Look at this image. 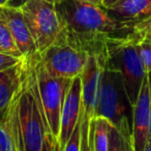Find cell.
Segmentation results:
<instances>
[{
    "label": "cell",
    "mask_w": 151,
    "mask_h": 151,
    "mask_svg": "<svg viewBox=\"0 0 151 151\" xmlns=\"http://www.w3.org/2000/svg\"><path fill=\"white\" fill-rule=\"evenodd\" d=\"M63 42L88 55L103 57L109 42L128 37L134 24L110 17L101 6L81 0H59L55 4Z\"/></svg>",
    "instance_id": "cell-1"
},
{
    "label": "cell",
    "mask_w": 151,
    "mask_h": 151,
    "mask_svg": "<svg viewBox=\"0 0 151 151\" xmlns=\"http://www.w3.org/2000/svg\"><path fill=\"white\" fill-rule=\"evenodd\" d=\"M33 56L23 58V77L17 92V116L24 151H40L45 136L50 132L38 92Z\"/></svg>",
    "instance_id": "cell-2"
},
{
    "label": "cell",
    "mask_w": 151,
    "mask_h": 151,
    "mask_svg": "<svg viewBox=\"0 0 151 151\" xmlns=\"http://www.w3.org/2000/svg\"><path fill=\"white\" fill-rule=\"evenodd\" d=\"M101 83L94 117L106 118L122 136L132 138V107L121 76L101 61Z\"/></svg>",
    "instance_id": "cell-3"
},
{
    "label": "cell",
    "mask_w": 151,
    "mask_h": 151,
    "mask_svg": "<svg viewBox=\"0 0 151 151\" xmlns=\"http://www.w3.org/2000/svg\"><path fill=\"white\" fill-rule=\"evenodd\" d=\"M137 42L134 33L128 37L111 40L108 42L105 55L99 57L107 66L120 73L132 109L138 99L144 77L147 75L137 53L134 46Z\"/></svg>",
    "instance_id": "cell-4"
},
{
    "label": "cell",
    "mask_w": 151,
    "mask_h": 151,
    "mask_svg": "<svg viewBox=\"0 0 151 151\" xmlns=\"http://www.w3.org/2000/svg\"><path fill=\"white\" fill-rule=\"evenodd\" d=\"M20 11L38 54L58 42L61 35V24L55 4L46 0H28Z\"/></svg>",
    "instance_id": "cell-5"
},
{
    "label": "cell",
    "mask_w": 151,
    "mask_h": 151,
    "mask_svg": "<svg viewBox=\"0 0 151 151\" xmlns=\"http://www.w3.org/2000/svg\"><path fill=\"white\" fill-rule=\"evenodd\" d=\"M33 64L40 101L44 108L49 130L54 138L58 140L61 112L73 79L51 77L40 63L38 53L33 56Z\"/></svg>",
    "instance_id": "cell-6"
},
{
    "label": "cell",
    "mask_w": 151,
    "mask_h": 151,
    "mask_svg": "<svg viewBox=\"0 0 151 151\" xmlns=\"http://www.w3.org/2000/svg\"><path fill=\"white\" fill-rule=\"evenodd\" d=\"M40 55L45 70L54 78L73 79L82 73L89 55L63 42H56Z\"/></svg>",
    "instance_id": "cell-7"
},
{
    "label": "cell",
    "mask_w": 151,
    "mask_h": 151,
    "mask_svg": "<svg viewBox=\"0 0 151 151\" xmlns=\"http://www.w3.org/2000/svg\"><path fill=\"white\" fill-rule=\"evenodd\" d=\"M150 129V97L148 75L144 77L138 99L132 109V139L134 151H143L149 139Z\"/></svg>",
    "instance_id": "cell-8"
},
{
    "label": "cell",
    "mask_w": 151,
    "mask_h": 151,
    "mask_svg": "<svg viewBox=\"0 0 151 151\" xmlns=\"http://www.w3.org/2000/svg\"><path fill=\"white\" fill-rule=\"evenodd\" d=\"M82 110V86L80 76L76 77L71 81L69 90L63 104L60 117V129H59L58 143L61 151L71 136L73 128L78 122Z\"/></svg>",
    "instance_id": "cell-9"
},
{
    "label": "cell",
    "mask_w": 151,
    "mask_h": 151,
    "mask_svg": "<svg viewBox=\"0 0 151 151\" xmlns=\"http://www.w3.org/2000/svg\"><path fill=\"white\" fill-rule=\"evenodd\" d=\"M101 65L99 57L89 55L80 75L82 86V107L89 120L94 118L101 83Z\"/></svg>",
    "instance_id": "cell-10"
},
{
    "label": "cell",
    "mask_w": 151,
    "mask_h": 151,
    "mask_svg": "<svg viewBox=\"0 0 151 151\" xmlns=\"http://www.w3.org/2000/svg\"><path fill=\"white\" fill-rule=\"evenodd\" d=\"M0 14L6 22L14 40L23 57H31L37 53L33 38L19 9L0 7Z\"/></svg>",
    "instance_id": "cell-11"
},
{
    "label": "cell",
    "mask_w": 151,
    "mask_h": 151,
    "mask_svg": "<svg viewBox=\"0 0 151 151\" xmlns=\"http://www.w3.org/2000/svg\"><path fill=\"white\" fill-rule=\"evenodd\" d=\"M106 12L117 21L134 24L151 17V0H121Z\"/></svg>",
    "instance_id": "cell-12"
},
{
    "label": "cell",
    "mask_w": 151,
    "mask_h": 151,
    "mask_svg": "<svg viewBox=\"0 0 151 151\" xmlns=\"http://www.w3.org/2000/svg\"><path fill=\"white\" fill-rule=\"evenodd\" d=\"M23 58L18 64L0 71V113L6 109L20 88L23 77Z\"/></svg>",
    "instance_id": "cell-13"
},
{
    "label": "cell",
    "mask_w": 151,
    "mask_h": 151,
    "mask_svg": "<svg viewBox=\"0 0 151 151\" xmlns=\"http://www.w3.org/2000/svg\"><path fill=\"white\" fill-rule=\"evenodd\" d=\"M110 122L104 117H94L89 121V144L92 151H108Z\"/></svg>",
    "instance_id": "cell-14"
},
{
    "label": "cell",
    "mask_w": 151,
    "mask_h": 151,
    "mask_svg": "<svg viewBox=\"0 0 151 151\" xmlns=\"http://www.w3.org/2000/svg\"><path fill=\"white\" fill-rule=\"evenodd\" d=\"M0 53L9 55L16 58H23L21 52L18 49L12 33L6 25V22L0 14Z\"/></svg>",
    "instance_id": "cell-15"
},
{
    "label": "cell",
    "mask_w": 151,
    "mask_h": 151,
    "mask_svg": "<svg viewBox=\"0 0 151 151\" xmlns=\"http://www.w3.org/2000/svg\"><path fill=\"white\" fill-rule=\"evenodd\" d=\"M108 151H134L132 138L122 136L114 126L110 125Z\"/></svg>",
    "instance_id": "cell-16"
},
{
    "label": "cell",
    "mask_w": 151,
    "mask_h": 151,
    "mask_svg": "<svg viewBox=\"0 0 151 151\" xmlns=\"http://www.w3.org/2000/svg\"><path fill=\"white\" fill-rule=\"evenodd\" d=\"M132 33L138 42H151V17L134 23Z\"/></svg>",
    "instance_id": "cell-17"
},
{
    "label": "cell",
    "mask_w": 151,
    "mask_h": 151,
    "mask_svg": "<svg viewBox=\"0 0 151 151\" xmlns=\"http://www.w3.org/2000/svg\"><path fill=\"white\" fill-rule=\"evenodd\" d=\"M134 46L146 73H151V42H137Z\"/></svg>",
    "instance_id": "cell-18"
},
{
    "label": "cell",
    "mask_w": 151,
    "mask_h": 151,
    "mask_svg": "<svg viewBox=\"0 0 151 151\" xmlns=\"http://www.w3.org/2000/svg\"><path fill=\"white\" fill-rule=\"evenodd\" d=\"M81 121H82V110L78 122L71 132V136L63 147L62 151H81Z\"/></svg>",
    "instance_id": "cell-19"
},
{
    "label": "cell",
    "mask_w": 151,
    "mask_h": 151,
    "mask_svg": "<svg viewBox=\"0 0 151 151\" xmlns=\"http://www.w3.org/2000/svg\"><path fill=\"white\" fill-rule=\"evenodd\" d=\"M89 118L85 114L82 107V121H81V151H92L89 144Z\"/></svg>",
    "instance_id": "cell-20"
},
{
    "label": "cell",
    "mask_w": 151,
    "mask_h": 151,
    "mask_svg": "<svg viewBox=\"0 0 151 151\" xmlns=\"http://www.w3.org/2000/svg\"><path fill=\"white\" fill-rule=\"evenodd\" d=\"M40 151H61L58 141L54 138V136L51 132H48L45 136Z\"/></svg>",
    "instance_id": "cell-21"
},
{
    "label": "cell",
    "mask_w": 151,
    "mask_h": 151,
    "mask_svg": "<svg viewBox=\"0 0 151 151\" xmlns=\"http://www.w3.org/2000/svg\"><path fill=\"white\" fill-rule=\"evenodd\" d=\"M22 60V58H16V57L9 56V55L1 54L0 53V71L7 69L9 67L14 66V65L18 64L20 61Z\"/></svg>",
    "instance_id": "cell-22"
},
{
    "label": "cell",
    "mask_w": 151,
    "mask_h": 151,
    "mask_svg": "<svg viewBox=\"0 0 151 151\" xmlns=\"http://www.w3.org/2000/svg\"><path fill=\"white\" fill-rule=\"evenodd\" d=\"M28 0H9L6 6L12 7V9H21Z\"/></svg>",
    "instance_id": "cell-23"
},
{
    "label": "cell",
    "mask_w": 151,
    "mask_h": 151,
    "mask_svg": "<svg viewBox=\"0 0 151 151\" xmlns=\"http://www.w3.org/2000/svg\"><path fill=\"white\" fill-rule=\"evenodd\" d=\"M119 1H121V0H104L103 4H101V7L105 9H108L111 6H113L114 4H116L117 2H119Z\"/></svg>",
    "instance_id": "cell-24"
},
{
    "label": "cell",
    "mask_w": 151,
    "mask_h": 151,
    "mask_svg": "<svg viewBox=\"0 0 151 151\" xmlns=\"http://www.w3.org/2000/svg\"><path fill=\"white\" fill-rule=\"evenodd\" d=\"M148 82H149V97H150V129H149V137L151 138V73H148Z\"/></svg>",
    "instance_id": "cell-25"
},
{
    "label": "cell",
    "mask_w": 151,
    "mask_h": 151,
    "mask_svg": "<svg viewBox=\"0 0 151 151\" xmlns=\"http://www.w3.org/2000/svg\"><path fill=\"white\" fill-rule=\"evenodd\" d=\"M81 1H84V2L91 3V4L97 5V6H101V4H103V1H104V0H81Z\"/></svg>",
    "instance_id": "cell-26"
},
{
    "label": "cell",
    "mask_w": 151,
    "mask_h": 151,
    "mask_svg": "<svg viewBox=\"0 0 151 151\" xmlns=\"http://www.w3.org/2000/svg\"><path fill=\"white\" fill-rule=\"evenodd\" d=\"M143 151H151V138L150 137H149L148 141H147V144H146V146H145V148Z\"/></svg>",
    "instance_id": "cell-27"
},
{
    "label": "cell",
    "mask_w": 151,
    "mask_h": 151,
    "mask_svg": "<svg viewBox=\"0 0 151 151\" xmlns=\"http://www.w3.org/2000/svg\"><path fill=\"white\" fill-rule=\"evenodd\" d=\"M7 1H9V0H0V7L6 6V5H7Z\"/></svg>",
    "instance_id": "cell-28"
},
{
    "label": "cell",
    "mask_w": 151,
    "mask_h": 151,
    "mask_svg": "<svg viewBox=\"0 0 151 151\" xmlns=\"http://www.w3.org/2000/svg\"><path fill=\"white\" fill-rule=\"evenodd\" d=\"M46 1H48V2H50V3H53V4H56L59 0H46Z\"/></svg>",
    "instance_id": "cell-29"
},
{
    "label": "cell",
    "mask_w": 151,
    "mask_h": 151,
    "mask_svg": "<svg viewBox=\"0 0 151 151\" xmlns=\"http://www.w3.org/2000/svg\"><path fill=\"white\" fill-rule=\"evenodd\" d=\"M0 151H1V149H0Z\"/></svg>",
    "instance_id": "cell-30"
}]
</instances>
